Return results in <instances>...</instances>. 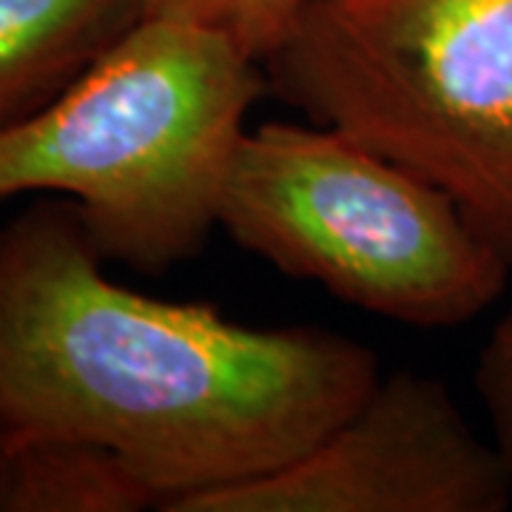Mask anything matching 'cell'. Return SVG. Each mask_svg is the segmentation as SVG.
<instances>
[{"mask_svg": "<svg viewBox=\"0 0 512 512\" xmlns=\"http://www.w3.org/2000/svg\"><path fill=\"white\" fill-rule=\"evenodd\" d=\"M103 265L72 200L0 225V433L103 441L163 512L305 456L382 379L356 339L151 299Z\"/></svg>", "mask_w": 512, "mask_h": 512, "instance_id": "obj_1", "label": "cell"}, {"mask_svg": "<svg viewBox=\"0 0 512 512\" xmlns=\"http://www.w3.org/2000/svg\"><path fill=\"white\" fill-rule=\"evenodd\" d=\"M163 495L103 441L0 433V512L160 510Z\"/></svg>", "mask_w": 512, "mask_h": 512, "instance_id": "obj_7", "label": "cell"}, {"mask_svg": "<svg viewBox=\"0 0 512 512\" xmlns=\"http://www.w3.org/2000/svg\"><path fill=\"white\" fill-rule=\"evenodd\" d=\"M220 225L288 276L419 328L470 322L512 268L444 188L319 123L242 134Z\"/></svg>", "mask_w": 512, "mask_h": 512, "instance_id": "obj_4", "label": "cell"}, {"mask_svg": "<svg viewBox=\"0 0 512 512\" xmlns=\"http://www.w3.org/2000/svg\"><path fill=\"white\" fill-rule=\"evenodd\" d=\"M140 18V0H0V134L52 106Z\"/></svg>", "mask_w": 512, "mask_h": 512, "instance_id": "obj_6", "label": "cell"}, {"mask_svg": "<svg viewBox=\"0 0 512 512\" xmlns=\"http://www.w3.org/2000/svg\"><path fill=\"white\" fill-rule=\"evenodd\" d=\"M311 0H140L143 18L200 26L231 40L256 63L274 52Z\"/></svg>", "mask_w": 512, "mask_h": 512, "instance_id": "obj_8", "label": "cell"}, {"mask_svg": "<svg viewBox=\"0 0 512 512\" xmlns=\"http://www.w3.org/2000/svg\"><path fill=\"white\" fill-rule=\"evenodd\" d=\"M510 498L507 464L447 387L393 373L305 456L171 512H501Z\"/></svg>", "mask_w": 512, "mask_h": 512, "instance_id": "obj_5", "label": "cell"}, {"mask_svg": "<svg viewBox=\"0 0 512 512\" xmlns=\"http://www.w3.org/2000/svg\"><path fill=\"white\" fill-rule=\"evenodd\" d=\"M265 69L231 40L140 18L52 106L0 134V200L57 191L106 262L165 274L205 245Z\"/></svg>", "mask_w": 512, "mask_h": 512, "instance_id": "obj_2", "label": "cell"}, {"mask_svg": "<svg viewBox=\"0 0 512 512\" xmlns=\"http://www.w3.org/2000/svg\"><path fill=\"white\" fill-rule=\"evenodd\" d=\"M268 89L444 188L512 262V0H311Z\"/></svg>", "mask_w": 512, "mask_h": 512, "instance_id": "obj_3", "label": "cell"}, {"mask_svg": "<svg viewBox=\"0 0 512 512\" xmlns=\"http://www.w3.org/2000/svg\"><path fill=\"white\" fill-rule=\"evenodd\" d=\"M476 384L490 416L495 450L512 473V305L478 359Z\"/></svg>", "mask_w": 512, "mask_h": 512, "instance_id": "obj_9", "label": "cell"}]
</instances>
